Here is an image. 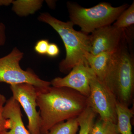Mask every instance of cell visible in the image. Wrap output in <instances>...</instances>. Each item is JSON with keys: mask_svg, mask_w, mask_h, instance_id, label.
Listing matches in <instances>:
<instances>
[{"mask_svg": "<svg viewBox=\"0 0 134 134\" xmlns=\"http://www.w3.org/2000/svg\"><path fill=\"white\" fill-rule=\"evenodd\" d=\"M36 88L41 134H47L54 125L76 118L89 107L88 98L72 89L50 86Z\"/></svg>", "mask_w": 134, "mask_h": 134, "instance_id": "cell-1", "label": "cell"}, {"mask_svg": "<svg viewBox=\"0 0 134 134\" xmlns=\"http://www.w3.org/2000/svg\"><path fill=\"white\" fill-rule=\"evenodd\" d=\"M127 36L113 52L103 82L117 101L129 107L134 91V61L127 46Z\"/></svg>", "mask_w": 134, "mask_h": 134, "instance_id": "cell-2", "label": "cell"}, {"mask_svg": "<svg viewBox=\"0 0 134 134\" xmlns=\"http://www.w3.org/2000/svg\"><path fill=\"white\" fill-rule=\"evenodd\" d=\"M38 19L52 26L64 43L66 56L59 65L61 72L66 74L76 65L87 64L85 56L87 53H90V35L75 30L74 28V25L70 21H62L48 13H41Z\"/></svg>", "mask_w": 134, "mask_h": 134, "instance_id": "cell-3", "label": "cell"}, {"mask_svg": "<svg viewBox=\"0 0 134 134\" xmlns=\"http://www.w3.org/2000/svg\"><path fill=\"white\" fill-rule=\"evenodd\" d=\"M67 6L70 21L79 26L82 32L87 34L99 28L111 25L129 7L125 4L115 7L106 2L100 3L90 8L82 7L70 2L67 3Z\"/></svg>", "mask_w": 134, "mask_h": 134, "instance_id": "cell-4", "label": "cell"}, {"mask_svg": "<svg viewBox=\"0 0 134 134\" xmlns=\"http://www.w3.org/2000/svg\"><path fill=\"white\" fill-rule=\"evenodd\" d=\"M23 56V53L15 47L8 55L0 58V82L10 85L29 83L40 88L50 86V82L40 79L33 70L22 69L20 62Z\"/></svg>", "mask_w": 134, "mask_h": 134, "instance_id": "cell-5", "label": "cell"}, {"mask_svg": "<svg viewBox=\"0 0 134 134\" xmlns=\"http://www.w3.org/2000/svg\"><path fill=\"white\" fill-rule=\"evenodd\" d=\"M89 107L99 114L101 119L117 124V99L103 81L97 76L90 82Z\"/></svg>", "mask_w": 134, "mask_h": 134, "instance_id": "cell-6", "label": "cell"}, {"mask_svg": "<svg viewBox=\"0 0 134 134\" xmlns=\"http://www.w3.org/2000/svg\"><path fill=\"white\" fill-rule=\"evenodd\" d=\"M12 97L21 106L28 119L27 126L31 134H41L40 117L37 110V91L30 84L24 83L10 85Z\"/></svg>", "mask_w": 134, "mask_h": 134, "instance_id": "cell-7", "label": "cell"}, {"mask_svg": "<svg viewBox=\"0 0 134 134\" xmlns=\"http://www.w3.org/2000/svg\"><path fill=\"white\" fill-rule=\"evenodd\" d=\"M127 36L124 29L107 25L95 30L90 35V53L96 55L103 52H113Z\"/></svg>", "mask_w": 134, "mask_h": 134, "instance_id": "cell-8", "label": "cell"}, {"mask_svg": "<svg viewBox=\"0 0 134 134\" xmlns=\"http://www.w3.org/2000/svg\"><path fill=\"white\" fill-rule=\"evenodd\" d=\"M96 76L88 64H81L75 66L66 76L56 77L50 83L53 87L69 88L88 98L90 93V82Z\"/></svg>", "mask_w": 134, "mask_h": 134, "instance_id": "cell-9", "label": "cell"}, {"mask_svg": "<svg viewBox=\"0 0 134 134\" xmlns=\"http://www.w3.org/2000/svg\"><path fill=\"white\" fill-rule=\"evenodd\" d=\"M20 106L12 97L7 100L3 114L7 119V130L2 134H31L24 124Z\"/></svg>", "mask_w": 134, "mask_h": 134, "instance_id": "cell-10", "label": "cell"}, {"mask_svg": "<svg viewBox=\"0 0 134 134\" xmlns=\"http://www.w3.org/2000/svg\"><path fill=\"white\" fill-rule=\"evenodd\" d=\"M113 53L103 52L96 55L88 53L85 56L87 64L93 70L97 77L102 81L104 78L108 63Z\"/></svg>", "mask_w": 134, "mask_h": 134, "instance_id": "cell-11", "label": "cell"}, {"mask_svg": "<svg viewBox=\"0 0 134 134\" xmlns=\"http://www.w3.org/2000/svg\"><path fill=\"white\" fill-rule=\"evenodd\" d=\"M116 113L117 125L119 133L132 134L131 120L133 116V110L117 101Z\"/></svg>", "mask_w": 134, "mask_h": 134, "instance_id": "cell-12", "label": "cell"}, {"mask_svg": "<svg viewBox=\"0 0 134 134\" xmlns=\"http://www.w3.org/2000/svg\"><path fill=\"white\" fill-rule=\"evenodd\" d=\"M96 115L97 114L88 107L77 117L80 127L79 134H89L95 122Z\"/></svg>", "mask_w": 134, "mask_h": 134, "instance_id": "cell-13", "label": "cell"}, {"mask_svg": "<svg viewBox=\"0 0 134 134\" xmlns=\"http://www.w3.org/2000/svg\"><path fill=\"white\" fill-rule=\"evenodd\" d=\"M79 127L77 117L72 118L54 125L47 134H76Z\"/></svg>", "mask_w": 134, "mask_h": 134, "instance_id": "cell-14", "label": "cell"}, {"mask_svg": "<svg viewBox=\"0 0 134 134\" xmlns=\"http://www.w3.org/2000/svg\"><path fill=\"white\" fill-rule=\"evenodd\" d=\"M134 24V2L120 15L113 25L117 29L127 30Z\"/></svg>", "mask_w": 134, "mask_h": 134, "instance_id": "cell-15", "label": "cell"}, {"mask_svg": "<svg viewBox=\"0 0 134 134\" xmlns=\"http://www.w3.org/2000/svg\"><path fill=\"white\" fill-rule=\"evenodd\" d=\"M89 134H120L117 124L99 118L94 122Z\"/></svg>", "mask_w": 134, "mask_h": 134, "instance_id": "cell-16", "label": "cell"}, {"mask_svg": "<svg viewBox=\"0 0 134 134\" xmlns=\"http://www.w3.org/2000/svg\"><path fill=\"white\" fill-rule=\"evenodd\" d=\"M7 101L6 97L2 94L0 93V134L7 131L6 122L7 119L3 116V107Z\"/></svg>", "mask_w": 134, "mask_h": 134, "instance_id": "cell-17", "label": "cell"}, {"mask_svg": "<svg viewBox=\"0 0 134 134\" xmlns=\"http://www.w3.org/2000/svg\"><path fill=\"white\" fill-rule=\"evenodd\" d=\"M49 43V41L47 40L43 39L39 40L34 47V50L39 54L46 55L47 52Z\"/></svg>", "mask_w": 134, "mask_h": 134, "instance_id": "cell-18", "label": "cell"}, {"mask_svg": "<svg viewBox=\"0 0 134 134\" xmlns=\"http://www.w3.org/2000/svg\"><path fill=\"white\" fill-rule=\"evenodd\" d=\"M60 50L57 44L54 43H49L46 55L50 58H55L59 55Z\"/></svg>", "mask_w": 134, "mask_h": 134, "instance_id": "cell-19", "label": "cell"}, {"mask_svg": "<svg viewBox=\"0 0 134 134\" xmlns=\"http://www.w3.org/2000/svg\"><path fill=\"white\" fill-rule=\"evenodd\" d=\"M6 26L2 23H0V46L5 44L6 41Z\"/></svg>", "mask_w": 134, "mask_h": 134, "instance_id": "cell-20", "label": "cell"}, {"mask_svg": "<svg viewBox=\"0 0 134 134\" xmlns=\"http://www.w3.org/2000/svg\"><path fill=\"white\" fill-rule=\"evenodd\" d=\"M13 1H3V0H0V7L2 6H7L12 3Z\"/></svg>", "mask_w": 134, "mask_h": 134, "instance_id": "cell-21", "label": "cell"}]
</instances>
